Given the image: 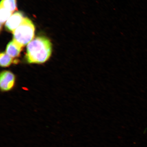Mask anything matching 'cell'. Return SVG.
Segmentation results:
<instances>
[{
	"instance_id": "4",
	"label": "cell",
	"mask_w": 147,
	"mask_h": 147,
	"mask_svg": "<svg viewBox=\"0 0 147 147\" xmlns=\"http://www.w3.org/2000/svg\"><path fill=\"white\" fill-rule=\"evenodd\" d=\"M24 18L23 14L21 12H16L9 18L5 24L7 30L13 32L21 24Z\"/></svg>"
},
{
	"instance_id": "8",
	"label": "cell",
	"mask_w": 147,
	"mask_h": 147,
	"mask_svg": "<svg viewBox=\"0 0 147 147\" xmlns=\"http://www.w3.org/2000/svg\"><path fill=\"white\" fill-rule=\"evenodd\" d=\"M13 13L4 8L0 7V21L1 25L5 23L12 15Z\"/></svg>"
},
{
	"instance_id": "1",
	"label": "cell",
	"mask_w": 147,
	"mask_h": 147,
	"mask_svg": "<svg viewBox=\"0 0 147 147\" xmlns=\"http://www.w3.org/2000/svg\"><path fill=\"white\" fill-rule=\"evenodd\" d=\"M52 50V44L49 38L36 37L28 45L26 58L29 63H45L50 57Z\"/></svg>"
},
{
	"instance_id": "7",
	"label": "cell",
	"mask_w": 147,
	"mask_h": 147,
	"mask_svg": "<svg viewBox=\"0 0 147 147\" xmlns=\"http://www.w3.org/2000/svg\"><path fill=\"white\" fill-rule=\"evenodd\" d=\"M0 7L13 13L17 10L16 0H1Z\"/></svg>"
},
{
	"instance_id": "2",
	"label": "cell",
	"mask_w": 147,
	"mask_h": 147,
	"mask_svg": "<svg viewBox=\"0 0 147 147\" xmlns=\"http://www.w3.org/2000/svg\"><path fill=\"white\" fill-rule=\"evenodd\" d=\"M35 26L28 18H24L19 26L13 33V40L22 47L28 44L34 38Z\"/></svg>"
},
{
	"instance_id": "3",
	"label": "cell",
	"mask_w": 147,
	"mask_h": 147,
	"mask_svg": "<svg viewBox=\"0 0 147 147\" xmlns=\"http://www.w3.org/2000/svg\"><path fill=\"white\" fill-rule=\"evenodd\" d=\"M16 77L11 71H4L1 72L0 75V87L1 91L10 90L15 84Z\"/></svg>"
},
{
	"instance_id": "5",
	"label": "cell",
	"mask_w": 147,
	"mask_h": 147,
	"mask_svg": "<svg viewBox=\"0 0 147 147\" xmlns=\"http://www.w3.org/2000/svg\"><path fill=\"white\" fill-rule=\"evenodd\" d=\"M22 48L13 40L7 45L5 53L11 57L17 58L19 57Z\"/></svg>"
},
{
	"instance_id": "6",
	"label": "cell",
	"mask_w": 147,
	"mask_h": 147,
	"mask_svg": "<svg viewBox=\"0 0 147 147\" xmlns=\"http://www.w3.org/2000/svg\"><path fill=\"white\" fill-rule=\"evenodd\" d=\"M18 62V60L14 59V58L9 56L6 53H1L0 55V64L1 67H8L12 63L16 64Z\"/></svg>"
}]
</instances>
